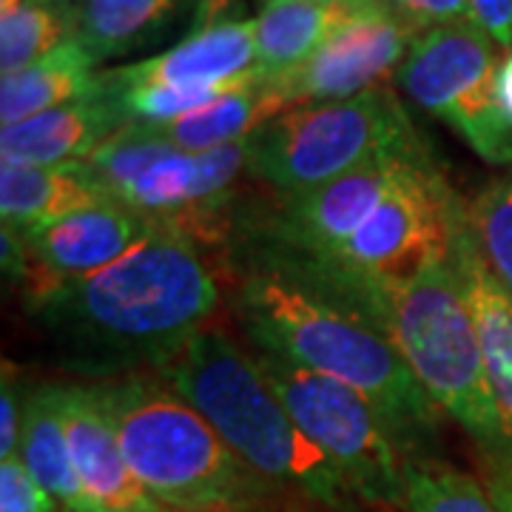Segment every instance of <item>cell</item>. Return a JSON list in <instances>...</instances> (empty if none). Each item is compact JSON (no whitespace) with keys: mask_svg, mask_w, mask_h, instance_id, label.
<instances>
[{"mask_svg":"<svg viewBox=\"0 0 512 512\" xmlns=\"http://www.w3.org/2000/svg\"><path fill=\"white\" fill-rule=\"evenodd\" d=\"M220 308V279L205 248L157 225L114 265L29 291V313L60 365L89 379L160 373Z\"/></svg>","mask_w":512,"mask_h":512,"instance_id":"cell-1","label":"cell"},{"mask_svg":"<svg viewBox=\"0 0 512 512\" xmlns=\"http://www.w3.org/2000/svg\"><path fill=\"white\" fill-rule=\"evenodd\" d=\"M234 308L256 350L362 393L404 461L436 436L439 404L427 396L387 330L342 293L282 271H256L242 279Z\"/></svg>","mask_w":512,"mask_h":512,"instance_id":"cell-2","label":"cell"},{"mask_svg":"<svg viewBox=\"0 0 512 512\" xmlns=\"http://www.w3.org/2000/svg\"><path fill=\"white\" fill-rule=\"evenodd\" d=\"M157 376L197 407L262 481L328 512H359L362 501L342 470L299 430L254 356L222 330H202Z\"/></svg>","mask_w":512,"mask_h":512,"instance_id":"cell-3","label":"cell"},{"mask_svg":"<svg viewBox=\"0 0 512 512\" xmlns=\"http://www.w3.org/2000/svg\"><path fill=\"white\" fill-rule=\"evenodd\" d=\"M128 467L160 507L174 512L262 510L271 484L222 441L197 407L160 376L97 384Z\"/></svg>","mask_w":512,"mask_h":512,"instance_id":"cell-4","label":"cell"},{"mask_svg":"<svg viewBox=\"0 0 512 512\" xmlns=\"http://www.w3.org/2000/svg\"><path fill=\"white\" fill-rule=\"evenodd\" d=\"M359 305L387 330L441 413L458 421L490 458L501 461L504 433L476 322L450 256L427 262L404 282L367 288Z\"/></svg>","mask_w":512,"mask_h":512,"instance_id":"cell-5","label":"cell"},{"mask_svg":"<svg viewBox=\"0 0 512 512\" xmlns=\"http://www.w3.org/2000/svg\"><path fill=\"white\" fill-rule=\"evenodd\" d=\"M83 165L111 200L197 245H217L228 228V202L242 171H251V137L211 151H180L148 126L114 131Z\"/></svg>","mask_w":512,"mask_h":512,"instance_id":"cell-6","label":"cell"},{"mask_svg":"<svg viewBox=\"0 0 512 512\" xmlns=\"http://www.w3.org/2000/svg\"><path fill=\"white\" fill-rule=\"evenodd\" d=\"M419 146L399 97L382 86L282 111L251 137V174L293 200L376 157Z\"/></svg>","mask_w":512,"mask_h":512,"instance_id":"cell-7","label":"cell"},{"mask_svg":"<svg viewBox=\"0 0 512 512\" xmlns=\"http://www.w3.org/2000/svg\"><path fill=\"white\" fill-rule=\"evenodd\" d=\"M464 208L467 202L458 200L433 163L421 157L353 237L322 259H305V268H293L291 274L359 305L367 288L404 282L427 262L450 256Z\"/></svg>","mask_w":512,"mask_h":512,"instance_id":"cell-8","label":"cell"},{"mask_svg":"<svg viewBox=\"0 0 512 512\" xmlns=\"http://www.w3.org/2000/svg\"><path fill=\"white\" fill-rule=\"evenodd\" d=\"M256 365L299 430L342 470L367 507L402 510L404 456L373 404L348 384L256 353Z\"/></svg>","mask_w":512,"mask_h":512,"instance_id":"cell-9","label":"cell"},{"mask_svg":"<svg viewBox=\"0 0 512 512\" xmlns=\"http://www.w3.org/2000/svg\"><path fill=\"white\" fill-rule=\"evenodd\" d=\"M498 46L473 20L421 32L396 83L419 109L461 134L481 160L512 165V120L498 100Z\"/></svg>","mask_w":512,"mask_h":512,"instance_id":"cell-10","label":"cell"},{"mask_svg":"<svg viewBox=\"0 0 512 512\" xmlns=\"http://www.w3.org/2000/svg\"><path fill=\"white\" fill-rule=\"evenodd\" d=\"M416 37L419 32L393 9L390 0H356L350 18L316 55L291 74L268 83L288 109L350 100L387 86Z\"/></svg>","mask_w":512,"mask_h":512,"instance_id":"cell-11","label":"cell"},{"mask_svg":"<svg viewBox=\"0 0 512 512\" xmlns=\"http://www.w3.org/2000/svg\"><path fill=\"white\" fill-rule=\"evenodd\" d=\"M421 157V146L384 154L302 197L285 200L274 234L302 259L328 256L365 225L399 177Z\"/></svg>","mask_w":512,"mask_h":512,"instance_id":"cell-12","label":"cell"},{"mask_svg":"<svg viewBox=\"0 0 512 512\" xmlns=\"http://www.w3.org/2000/svg\"><path fill=\"white\" fill-rule=\"evenodd\" d=\"M157 228V222L131 211L120 202L94 205L20 234L29 251V262L37 268V279H26L29 291L92 276L114 265ZM32 276V271H29Z\"/></svg>","mask_w":512,"mask_h":512,"instance_id":"cell-13","label":"cell"},{"mask_svg":"<svg viewBox=\"0 0 512 512\" xmlns=\"http://www.w3.org/2000/svg\"><path fill=\"white\" fill-rule=\"evenodd\" d=\"M74 470L97 512H165L128 467L97 384H57Z\"/></svg>","mask_w":512,"mask_h":512,"instance_id":"cell-14","label":"cell"},{"mask_svg":"<svg viewBox=\"0 0 512 512\" xmlns=\"http://www.w3.org/2000/svg\"><path fill=\"white\" fill-rule=\"evenodd\" d=\"M450 265L476 322L487 382L504 433V458L512 461V296L481 254L476 234L467 222V208L453 231Z\"/></svg>","mask_w":512,"mask_h":512,"instance_id":"cell-15","label":"cell"},{"mask_svg":"<svg viewBox=\"0 0 512 512\" xmlns=\"http://www.w3.org/2000/svg\"><path fill=\"white\" fill-rule=\"evenodd\" d=\"M256 69L254 20H220L191 32L168 52L103 72L109 89L131 86H214Z\"/></svg>","mask_w":512,"mask_h":512,"instance_id":"cell-16","label":"cell"},{"mask_svg":"<svg viewBox=\"0 0 512 512\" xmlns=\"http://www.w3.org/2000/svg\"><path fill=\"white\" fill-rule=\"evenodd\" d=\"M126 126L106 86L86 100L43 111L0 131V163L69 165L89 160Z\"/></svg>","mask_w":512,"mask_h":512,"instance_id":"cell-17","label":"cell"},{"mask_svg":"<svg viewBox=\"0 0 512 512\" xmlns=\"http://www.w3.org/2000/svg\"><path fill=\"white\" fill-rule=\"evenodd\" d=\"M114 202L83 163L23 165L0 163L3 228L26 234L94 205Z\"/></svg>","mask_w":512,"mask_h":512,"instance_id":"cell-18","label":"cell"},{"mask_svg":"<svg viewBox=\"0 0 512 512\" xmlns=\"http://www.w3.org/2000/svg\"><path fill=\"white\" fill-rule=\"evenodd\" d=\"M77 40L103 63L160 46L197 12V0H74Z\"/></svg>","mask_w":512,"mask_h":512,"instance_id":"cell-19","label":"cell"},{"mask_svg":"<svg viewBox=\"0 0 512 512\" xmlns=\"http://www.w3.org/2000/svg\"><path fill=\"white\" fill-rule=\"evenodd\" d=\"M356 0H268L254 20L256 69L285 77L313 57L350 18Z\"/></svg>","mask_w":512,"mask_h":512,"instance_id":"cell-20","label":"cell"},{"mask_svg":"<svg viewBox=\"0 0 512 512\" xmlns=\"http://www.w3.org/2000/svg\"><path fill=\"white\" fill-rule=\"evenodd\" d=\"M86 46L74 37L52 55L26 66L23 72L6 74L0 80V120L15 126L43 111L60 109L77 100H86L103 89V72H97Z\"/></svg>","mask_w":512,"mask_h":512,"instance_id":"cell-21","label":"cell"},{"mask_svg":"<svg viewBox=\"0 0 512 512\" xmlns=\"http://www.w3.org/2000/svg\"><path fill=\"white\" fill-rule=\"evenodd\" d=\"M18 458L43 484L63 512H97L74 470L72 450L57 402V384H37L26 393Z\"/></svg>","mask_w":512,"mask_h":512,"instance_id":"cell-22","label":"cell"},{"mask_svg":"<svg viewBox=\"0 0 512 512\" xmlns=\"http://www.w3.org/2000/svg\"><path fill=\"white\" fill-rule=\"evenodd\" d=\"M282 111H288V106L282 103L274 86L259 74L251 83L239 86L202 109L185 114L174 123L148 128L160 140L177 146L180 151L200 154V151L231 146V143L254 137L259 128L271 123Z\"/></svg>","mask_w":512,"mask_h":512,"instance_id":"cell-23","label":"cell"},{"mask_svg":"<svg viewBox=\"0 0 512 512\" xmlns=\"http://www.w3.org/2000/svg\"><path fill=\"white\" fill-rule=\"evenodd\" d=\"M77 37L74 0H23L0 15V72H23Z\"/></svg>","mask_w":512,"mask_h":512,"instance_id":"cell-24","label":"cell"},{"mask_svg":"<svg viewBox=\"0 0 512 512\" xmlns=\"http://www.w3.org/2000/svg\"><path fill=\"white\" fill-rule=\"evenodd\" d=\"M402 512H501L476 478L436 458L404 461Z\"/></svg>","mask_w":512,"mask_h":512,"instance_id":"cell-25","label":"cell"},{"mask_svg":"<svg viewBox=\"0 0 512 512\" xmlns=\"http://www.w3.org/2000/svg\"><path fill=\"white\" fill-rule=\"evenodd\" d=\"M259 69L242 74L237 80L228 83H214V86H131V89H109L106 80V92L114 97L117 109L123 114V123H137V126H163L174 123L191 111L202 109L214 100H220L228 92H234L239 86L251 83L259 77Z\"/></svg>","mask_w":512,"mask_h":512,"instance_id":"cell-26","label":"cell"},{"mask_svg":"<svg viewBox=\"0 0 512 512\" xmlns=\"http://www.w3.org/2000/svg\"><path fill=\"white\" fill-rule=\"evenodd\" d=\"M467 222L487 265L512 296V177L495 180L467 202Z\"/></svg>","mask_w":512,"mask_h":512,"instance_id":"cell-27","label":"cell"},{"mask_svg":"<svg viewBox=\"0 0 512 512\" xmlns=\"http://www.w3.org/2000/svg\"><path fill=\"white\" fill-rule=\"evenodd\" d=\"M0 512H63L52 495L43 490L26 464L15 458H0Z\"/></svg>","mask_w":512,"mask_h":512,"instance_id":"cell-28","label":"cell"},{"mask_svg":"<svg viewBox=\"0 0 512 512\" xmlns=\"http://www.w3.org/2000/svg\"><path fill=\"white\" fill-rule=\"evenodd\" d=\"M390 3L419 35L441 23L470 18L467 0H390Z\"/></svg>","mask_w":512,"mask_h":512,"instance_id":"cell-29","label":"cell"},{"mask_svg":"<svg viewBox=\"0 0 512 512\" xmlns=\"http://www.w3.org/2000/svg\"><path fill=\"white\" fill-rule=\"evenodd\" d=\"M0 458H15L20 450V424H23V402L15 370L3 367V387H0Z\"/></svg>","mask_w":512,"mask_h":512,"instance_id":"cell-30","label":"cell"},{"mask_svg":"<svg viewBox=\"0 0 512 512\" xmlns=\"http://www.w3.org/2000/svg\"><path fill=\"white\" fill-rule=\"evenodd\" d=\"M470 20L498 49H512V0H467Z\"/></svg>","mask_w":512,"mask_h":512,"instance_id":"cell-31","label":"cell"},{"mask_svg":"<svg viewBox=\"0 0 512 512\" xmlns=\"http://www.w3.org/2000/svg\"><path fill=\"white\" fill-rule=\"evenodd\" d=\"M487 493L493 495L495 507L501 512H512V461L501 458L495 461V470L487 481Z\"/></svg>","mask_w":512,"mask_h":512,"instance_id":"cell-32","label":"cell"},{"mask_svg":"<svg viewBox=\"0 0 512 512\" xmlns=\"http://www.w3.org/2000/svg\"><path fill=\"white\" fill-rule=\"evenodd\" d=\"M228 6H231V0H197V12H194L197 32L214 26V23H220L222 15L228 12Z\"/></svg>","mask_w":512,"mask_h":512,"instance_id":"cell-33","label":"cell"},{"mask_svg":"<svg viewBox=\"0 0 512 512\" xmlns=\"http://www.w3.org/2000/svg\"><path fill=\"white\" fill-rule=\"evenodd\" d=\"M498 100L512 120V49L504 55L501 66H498Z\"/></svg>","mask_w":512,"mask_h":512,"instance_id":"cell-34","label":"cell"},{"mask_svg":"<svg viewBox=\"0 0 512 512\" xmlns=\"http://www.w3.org/2000/svg\"><path fill=\"white\" fill-rule=\"evenodd\" d=\"M23 0H0V15H6V12H12V9H18Z\"/></svg>","mask_w":512,"mask_h":512,"instance_id":"cell-35","label":"cell"},{"mask_svg":"<svg viewBox=\"0 0 512 512\" xmlns=\"http://www.w3.org/2000/svg\"><path fill=\"white\" fill-rule=\"evenodd\" d=\"M165 512H174V510H165ZM214 512H265V510H214Z\"/></svg>","mask_w":512,"mask_h":512,"instance_id":"cell-36","label":"cell"},{"mask_svg":"<svg viewBox=\"0 0 512 512\" xmlns=\"http://www.w3.org/2000/svg\"><path fill=\"white\" fill-rule=\"evenodd\" d=\"M265 3H268V0H265Z\"/></svg>","mask_w":512,"mask_h":512,"instance_id":"cell-37","label":"cell"}]
</instances>
